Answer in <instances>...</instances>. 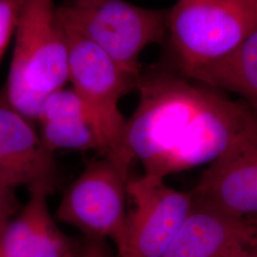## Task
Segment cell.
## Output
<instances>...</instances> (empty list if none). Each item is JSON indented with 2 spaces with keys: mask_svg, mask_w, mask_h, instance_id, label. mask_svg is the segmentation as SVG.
<instances>
[{
  "mask_svg": "<svg viewBox=\"0 0 257 257\" xmlns=\"http://www.w3.org/2000/svg\"><path fill=\"white\" fill-rule=\"evenodd\" d=\"M65 30L69 42V81L88 113L99 151L128 177L135 158L127 147V120L118 103L125 93L138 87L139 79L124 72L90 40L69 28Z\"/></svg>",
  "mask_w": 257,
  "mask_h": 257,
  "instance_id": "4",
  "label": "cell"
},
{
  "mask_svg": "<svg viewBox=\"0 0 257 257\" xmlns=\"http://www.w3.org/2000/svg\"><path fill=\"white\" fill-rule=\"evenodd\" d=\"M127 212L120 257H163L193 204L192 192L169 187L164 178L145 175L128 179Z\"/></svg>",
  "mask_w": 257,
  "mask_h": 257,
  "instance_id": "6",
  "label": "cell"
},
{
  "mask_svg": "<svg viewBox=\"0 0 257 257\" xmlns=\"http://www.w3.org/2000/svg\"><path fill=\"white\" fill-rule=\"evenodd\" d=\"M0 181L14 190L48 185L55 189L56 167L30 119L0 97Z\"/></svg>",
  "mask_w": 257,
  "mask_h": 257,
  "instance_id": "10",
  "label": "cell"
},
{
  "mask_svg": "<svg viewBox=\"0 0 257 257\" xmlns=\"http://www.w3.org/2000/svg\"><path fill=\"white\" fill-rule=\"evenodd\" d=\"M193 81L234 92L257 112V30L230 54L201 71Z\"/></svg>",
  "mask_w": 257,
  "mask_h": 257,
  "instance_id": "12",
  "label": "cell"
},
{
  "mask_svg": "<svg viewBox=\"0 0 257 257\" xmlns=\"http://www.w3.org/2000/svg\"><path fill=\"white\" fill-rule=\"evenodd\" d=\"M192 193L231 215L257 217V119L203 172Z\"/></svg>",
  "mask_w": 257,
  "mask_h": 257,
  "instance_id": "8",
  "label": "cell"
},
{
  "mask_svg": "<svg viewBox=\"0 0 257 257\" xmlns=\"http://www.w3.org/2000/svg\"><path fill=\"white\" fill-rule=\"evenodd\" d=\"M13 190L0 181V236L6 229L16 210Z\"/></svg>",
  "mask_w": 257,
  "mask_h": 257,
  "instance_id": "16",
  "label": "cell"
},
{
  "mask_svg": "<svg viewBox=\"0 0 257 257\" xmlns=\"http://www.w3.org/2000/svg\"><path fill=\"white\" fill-rule=\"evenodd\" d=\"M5 98L28 119L69 81V42L55 0H23Z\"/></svg>",
  "mask_w": 257,
  "mask_h": 257,
  "instance_id": "2",
  "label": "cell"
},
{
  "mask_svg": "<svg viewBox=\"0 0 257 257\" xmlns=\"http://www.w3.org/2000/svg\"><path fill=\"white\" fill-rule=\"evenodd\" d=\"M128 180L110 159L93 161L66 190L56 219L87 237L110 239L117 248L127 220Z\"/></svg>",
  "mask_w": 257,
  "mask_h": 257,
  "instance_id": "7",
  "label": "cell"
},
{
  "mask_svg": "<svg viewBox=\"0 0 257 257\" xmlns=\"http://www.w3.org/2000/svg\"><path fill=\"white\" fill-rule=\"evenodd\" d=\"M23 0H0V59L15 36Z\"/></svg>",
  "mask_w": 257,
  "mask_h": 257,
  "instance_id": "15",
  "label": "cell"
},
{
  "mask_svg": "<svg viewBox=\"0 0 257 257\" xmlns=\"http://www.w3.org/2000/svg\"><path fill=\"white\" fill-rule=\"evenodd\" d=\"M257 30V0H177L168 14L176 71L189 79Z\"/></svg>",
  "mask_w": 257,
  "mask_h": 257,
  "instance_id": "3",
  "label": "cell"
},
{
  "mask_svg": "<svg viewBox=\"0 0 257 257\" xmlns=\"http://www.w3.org/2000/svg\"><path fill=\"white\" fill-rule=\"evenodd\" d=\"M41 141L47 151L100 150L81 99L74 89H61L48 96L38 116Z\"/></svg>",
  "mask_w": 257,
  "mask_h": 257,
  "instance_id": "11",
  "label": "cell"
},
{
  "mask_svg": "<svg viewBox=\"0 0 257 257\" xmlns=\"http://www.w3.org/2000/svg\"><path fill=\"white\" fill-rule=\"evenodd\" d=\"M77 257H112L106 239L86 237L78 247Z\"/></svg>",
  "mask_w": 257,
  "mask_h": 257,
  "instance_id": "17",
  "label": "cell"
},
{
  "mask_svg": "<svg viewBox=\"0 0 257 257\" xmlns=\"http://www.w3.org/2000/svg\"><path fill=\"white\" fill-rule=\"evenodd\" d=\"M256 240L257 217L231 215L193 195V207L163 257H230Z\"/></svg>",
  "mask_w": 257,
  "mask_h": 257,
  "instance_id": "9",
  "label": "cell"
},
{
  "mask_svg": "<svg viewBox=\"0 0 257 257\" xmlns=\"http://www.w3.org/2000/svg\"><path fill=\"white\" fill-rule=\"evenodd\" d=\"M94 1H96V0H73V3H75V4H89V3H92Z\"/></svg>",
  "mask_w": 257,
  "mask_h": 257,
  "instance_id": "19",
  "label": "cell"
},
{
  "mask_svg": "<svg viewBox=\"0 0 257 257\" xmlns=\"http://www.w3.org/2000/svg\"><path fill=\"white\" fill-rule=\"evenodd\" d=\"M137 89L139 102L125 138L145 175L165 178L211 164L257 119L246 102L230 100L177 71L155 68L140 75Z\"/></svg>",
  "mask_w": 257,
  "mask_h": 257,
  "instance_id": "1",
  "label": "cell"
},
{
  "mask_svg": "<svg viewBox=\"0 0 257 257\" xmlns=\"http://www.w3.org/2000/svg\"><path fill=\"white\" fill-rule=\"evenodd\" d=\"M53 191L48 185L30 189L23 211L0 236V257H31L42 230L53 219L48 209V196Z\"/></svg>",
  "mask_w": 257,
  "mask_h": 257,
  "instance_id": "13",
  "label": "cell"
},
{
  "mask_svg": "<svg viewBox=\"0 0 257 257\" xmlns=\"http://www.w3.org/2000/svg\"><path fill=\"white\" fill-rule=\"evenodd\" d=\"M230 257H257V240L254 243L239 250Z\"/></svg>",
  "mask_w": 257,
  "mask_h": 257,
  "instance_id": "18",
  "label": "cell"
},
{
  "mask_svg": "<svg viewBox=\"0 0 257 257\" xmlns=\"http://www.w3.org/2000/svg\"><path fill=\"white\" fill-rule=\"evenodd\" d=\"M77 252L78 247L52 219L42 230L31 257H77Z\"/></svg>",
  "mask_w": 257,
  "mask_h": 257,
  "instance_id": "14",
  "label": "cell"
},
{
  "mask_svg": "<svg viewBox=\"0 0 257 257\" xmlns=\"http://www.w3.org/2000/svg\"><path fill=\"white\" fill-rule=\"evenodd\" d=\"M166 10L146 9L125 0H96L58 7L65 27L90 40L120 68L139 79V55L151 44L162 43L168 34Z\"/></svg>",
  "mask_w": 257,
  "mask_h": 257,
  "instance_id": "5",
  "label": "cell"
}]
</instances>
